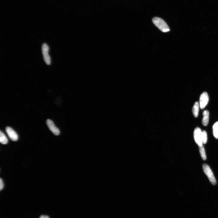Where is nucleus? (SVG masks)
<instances>
[{
  "label": "nucleus",
  "instance_id": "f257e3e1",
  "mask_svg": "<svg viewBox=\"0 0 218 218\" xmlns=\"http://www.w3.org/2000/svg\"><path fill=\"white\" fill-rule=\"evenodd\" d=\"M152 21L155 26L162 32L166 33L170 31V28L168 25L163 19L155 17L153 19Z\"/></svg>",
  "mask_w": 218,
  "mask_h": 218
},
{
  "label": "nucleus",
  "instance_id": "f03ea898",
  "mask_svg": "<svg viewBox=\"0 0 218 218\" xmlns=\"http://www.w3.org/2000/svg\"><path fill=\"white\" fill-rule=\"evenodd\" d=\"M202 167L205 173L208 177L211 183L213 185H216L217 184L216 180L209 166L207 164H205L203 165Z\"/></svg>",
  "mask_w": 218,
  "mask_h": 218
},
{
  "label": "nucleus",
  "instance_id": "7ed1b4c3",
  "mask_svg": "<svg viewBox=\"0 0 218 218\" xmlns=\"http://www.w3.org/2000/svg\"><path fill=\"white\" fill-rule=\"evenodd\" d=\"M42 51L45 62L47 65H50L51 63V59L49 54V47L47 44L44 43L43 44Z\"/></svg>",
  "mask_w": 218,
  "mask_h": 218
},
{
  "label": "nucleus",
  "instance_id": "20e7f679",
  "mask_svg": "<svg viewBox=\"0 0 218 218\" xmlns=\"http://www.w3.org/2000/svg\"><path fill=\"white\" fill-rule=\"evenodd\" d=\"M209 97L207 93L205 92L201 95L200 98V106L201 109H204L208 103Z\"/></svg>",
  "mask_w": 218,
  "mask_h": 218
},
{
  "label": "nucleus",
  "instance_id": "39448f33",
  "mask_svg": "<svg viewBox=\"0 0 218 218\" xmlns=\"http://www.w3.org/2000/svg\"><path fill=\"white\" fill-rule=\"evenodd\" d=\"M202 131L199 128L195 129L194 131V137L196 143L199 145H202V141L201 137Z\"/></svg>",
  "mask_w": 218,
  "mask_h": 218
},
{
  "label": "nucleus",
  "instance_id": "423d86ee",
  "mask_svg": "<svg viewBox=\"0 0 218 218\" xmlns=\"http://www.w3.org/2000/svg\"><path fill=\"white\" fill-rule=\"evenodd\" d=\"M47 123L49 129L53 134L56 135H59L60 132L59 129L55 126L51 120L48 119L47 121Z\"/></svg>",
  "mask_w": 218,
  "mask_h": 218
},
{
  "label": "nucleus",
  "instance_id": "0eeeda50",
  "mask_svg": "<svg viewBox=\"0 0 218 218\" xmlns=\"http://www.w3.org/2000/svg\"><path fill=\"white\" fill-rule=\"evenodd\" d=\"M6 132L9 138L13 141H17L18 139V136L16 132L12 128L7 127L6 128Z\"/></svg>",
  "mask_w": 218,
  "mask_h": 218
},
{
  "label": "nucleus",
  "instance_id": "6e6552de",
  "mask_svg": "<svg viewBox=\"0 0 218 218\" xmlns=\"http://www.w3.org/2000/svg\"><path fill=\"white\" fill-rule=\"evenodd\" d=\"M203 117L202 120V123L204 126H206L208 124L209 120V112L207 110L204 111L203 113Z\"/></svg>",
  "mask_w": 218,
  "mask_h": 218
},
{
  "label": "nucleus",
  "instance_id": "1a4fd4ad",
  "mask_svg": "<svg viewBox=\"0 0 218 218\" xmlns=\"http://www.w3.org/2000/svg\"><path fill=\"white\" fill-rule=\"evenodd\" d=\"M199 104L198 102H197L195 103L192 108V113L195 117H197L199 115Z\"/></svg>",
  "mask_w": 218,
  "mask_h": 218
},
{
  "label": "nucleus",
  "instance_id": "9d476101",
  "mask_svg": "<svg viewBox=\"0 0 218 218\" xmlns=\"http://www.w3.org/2000/svg\"><path fill=\"white\" fill-rule=\"evenodd\" d=\"M0 142L1 144L4 145L7 144L8 142L7 137L1 131H0Z\"/></svg>",
  "mask_w": 218,
  "mask_h": 218
},
{
  "label": "nucleus",
  "instance_id": "9b49d317",
  "mask_svg": "<svg viewBox=\"0 0 218 218\" xmlns=\"http://www.w3.org/2000/svg\"><path fill=\"white\" fill-rule=\"evenodd\" d=\"M199 149L200 154L202 159L204 160H205L207 159L206 156L205 154V151L203 145L201 146H199Z\"/></svg>",
  "mask_w": 218,
  "mask_h": 218
},
{
  "label": "nucleus",
  "instance_id": "f8f14e48",
  "mask_svg": "<svg viewBox=\"0 0 218 218\" xmlns=\"http://www.w3.org/2000/svg\"><path fill=\"white\" fill-rule=\"evenodd\" d=\"M213 133L216 139H218V122L216 123L213 126Z\"/></svg>",
  "mask_w": 218,
  "mask_h": 218
},
{
  "label": "nucleus",
  "instance_id": "ddd939ff",
  "mask_svg": "<svg viewBox=\"0 0 218 218\" xmlns=\"http://www.w3.org/2000/svg\"><path fill=\"white\" fill-rule=\"evenodd\" d=\"M201 137L203 143L206 144L207 141V135L205 131H202Z\"/></svg>",
  "mask_w": 218,
  "mask_h": 218
},
{
  "label": "nucleus",
  "instance_id": "4468645a",
  "mask_svg": "<svg viewBox=\"0 0 218 218\" xmlns=\"http://www.w3.org/2000/svg\"><path fill=\"white\" fill-rule=\"evenodd\" d=\"M4 187V183L2 179H0V190L1 191Z\"/></svg>",
  "mask_w": 218,
  "mask_h": 218
},
{
  "label": "nucleus",
  "instance_id": "2eb2a0df",
  "mask_svg": "<svg viewBox=\"0 0 218 218\" xmlns=\"http://www.w3.org/2000/svg\"><path fill=\"white\" fill-rule=\"evenodd\" d=\"M39 218H49V217L47 216L41 215L40 217Z\"/></svg>",
  "mask_w": 218,
  "mask_h": 218
}]
</instances>
